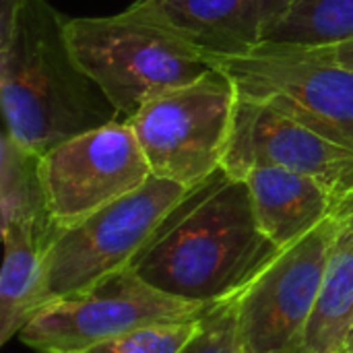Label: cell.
<instances>
[{"label":"cell","instance_id":"6da1fadb","mask_svg":"<svg viewBox=\"0 0 353 353\" xmlns=\"http://www.w3.org/2000/svg\"><path fill=\"white\" fill-rule=\"evenodd\" d=\"M279 252L259 228L246 182L221 170L170 213L130 267L163 294L213 304L242 292Z\"/></svg>","mask_w":353,"mask_h":353},{"label":"cell","instance_id":"7a4b0ae2","mask_svg":"<svg viewBox=\"0 0 353 353\" xmlns=\"http://www.w3.org/2000/svg\"><path fill=\"white\" fill-rule=\"evenodd\" d=\"M66 21L48 0H23L0 35L2 132L37 155L120 120L74 60Z\"/></svg>","mask_w":353,"mask_h":353},{"label":"cell","instance_id":"3957f363","mask_svg":"<svg viewBox=\"0 0 353 353\" xmlns=\"http://www.w3.org/2000/svg\"><path fill=\"white\" fill-rule=\"evenodd\" d=\"M74 60L103 91L120 120L132 118L147 101L188 85L211 70L188 41L126 10L112 17L66 21Z\"/></svg>","mask_w":353,"mask_h":353},{"label":"cell","instance_id":"277c9868","mask_svg":"<svg viewBox=\"0 0 353 353\" xmlns=\"http://www.w3.org/2000/svg\"><path fill=\"white\" fill-rule=\"evenodd\" d=\"M190 192L172 180L151 176L139 190L81 223L54 230L43 254L41 288L33 314L52 302L85 294L128 269Z\"/></svg>","mask_w":353,"mask_h":353},{"label":"cell","instance_id":"5b68a950","mask_svg":"<svg viewBox=\"0 0 353 353\" xmlns=\"http://www.w3.org/2000/svg\"><path fill=\"white\" fill-rule=\"evenodd\" d=\"M205 60L234 83L238 95L353 149V68L331 48L263 41L242 54Z\"/></svg>","mask_w":353,"mask_h":353},{"label":"cell","instance_id":"8992f818","mask_svg":"<svg viewBox=\"0 0 353 353\" xmlns=\"http://www.w3.org/2000/svg\"><path fill=\"white\" fill-rule=\"evenodd\" d=\"M236 99L234 83L211 66L196 81L147 101L126 122L151 174L194 190L221 172Z\"/></svg>","mask_w":353,"mask_h":353},{"label":"cell","instance_id":"52a82bcc","mask_svg":"<svg viewBox=\"0 0 353 353\" xmlns=\"http://www.w3.org/2000/svg\"><path fill=\"white\" fill-rule=\"evenodd\" d=\"M207 306L163 294L128 267L85 294L43 306L17 339L33 353H89L143 327L196 319Z\"/></svg>","mask_w":353,"mask_h":353},{"label":"cell","instance_id":"ba28073f","mask_svg":"<svg viewBox=\"0 0 353 353\" xmlns=\"http://www.w3.org/2000/svg\"><path fill=\"white\" fill-rule=\"evenodd\" d=\"M151 168L126 120L62 141L39 157V178L54 230H66L139 190Z\"/></svg>","mask_w":353,"mask_h":353},{"label":"cell","instance_id":"9c48e42d","mask_svg":"<svg viewBox=\"0 0 353 353\" xmlns=\"http://www.w3.org/2000/svg\"><path fill=\"white\" fill-rule=\"evenodd\" d=\"M337 211L283 248L240 294V341L244 353H292L321 294Z\"/></svg>","mask_w":353,"mask_h":353},{"label":"cell","instance_id":"30bf717a","mask_svg":"<svg viewBox=\"0 0 353 353\" xmlns=\"http://www.w3.org/2000/svg\"><path fill=\"white\" fill-rule=\"evenodd\" d=\"M259 165L285 168L314 178L339 203L353 194V149L269 105L238 95L221 170L242 180Z\"/></svg>","mask_w":353,"mask_h":353},{"label":"cell","instance_id":"8fae6325","mask_svg":"<svg viewBox=\"0 0 353 353\" xmlns=\"http://www.w3.org/2000/svg\"><path fill=\"white\" fill-rule=\"evenodd\" d=\"M292 0H134L126 12L168 29L203 56L261 46Z\"/></svg>","mask_w":353,"mask_h":353},{"label":"cell","instance_id":"7c38bea8","mask_svg":"<svg viewBox=\"0 0 353 353\" xmlns=\"http://www.w3.org/2000/svg\"><path fill=\"white\" fill-rule=\"evenodd\" d=\"M250 190L263 234L281 250L296 244L341 205L321 182L275 165H259L242 178Z\"/></svg>","mask_w":353,"mask_h":353},{"label":"cell","instance_id":"4fadbf2b","mask_svg":"<svg viewBox=\"0 0 353 353\" xmlns=\"http://www.w3.org/2000/svg\"><path fill=\"white\" fill-rule=\"evenodd\" d=\"M353 325V194L337 207L331 244L314 312L292 353H341Z\"/></svg>","mask_w":353,"mask_h":353},{"label":"cell","instance_id":"5bb4252c","mask_svg":"<svg viewBox=\"0 0 353 353\" xmlns=\"http://www.w3.org/2000/svg\"><path fill=\"white\" fill-rule=\"evenodd\" d=\"M54 234L52 223H23L2 232L0 271V345L21 333L33 316L41 288L43 254Z\"/></svg>","mask_w":353,"mask_h":353},{"label":"cell","instance_id":"9a60e30c","mask_svg":"<svg viewBox=\"0 0 353 353\" xmlns=\"http://www.w3.org/2000/svg\"><path fill=\"white\" fill-rule=\"evenodd\" d=\"M39 157L6 132L0 137V228L52 223L39 178Z\"/></svg>","mask_w":353,"mask_h":353},{"label":"cell","instance_id":"2e32d148","mask_svg":"<svg viewBox=\"0 0 353 353\" xmlns=\"http://www.w3.org/2000/svg\"><path fill=\"white\" fill-rule=\"evenodd\" d=\"M353 39V0H292L265 41L329 48Z\"/></svg>","mask_w":353,"mask_h":353},{"label":"cell","instance_id":"e0dca14e","mask_svg":"<svg viewBox=\"0 0 353 353\" xmlns=\"http://www.w3.org/2000/svg\"><path fill=\"white\" fill-rule=\"evenodd\" d=\"M240 294L209 304L196 335L180 353H244L240 341Z\"/></svg>","mask_w":353,"mask_h":353},{"label":"cell","instance_id":"ac0fdd59","mask_svg":"<svg viewBox=\"0 0 353 353\" xmlns=\"http://www.w3.org/2000/svg\"><path fill=\"white\" fill-rule=\"evenodd\" d=\"M201 316L178 323H161L137 329L97 345L89 353H180L196 335Z\"/></svg>","mask_w":353,"mask_h":353},{"label":"cell","instance_id":"d6986e66","mask_svg":"<svg viewBox=\"0 0 353 353\" xmlns=\"http://www.w3.org/2000/svg\"><path fill=\"white\" fill-rule=\"evenodd\" d=\"M21 4L23 0H0V35H4L10 29Z\"/></svg>","mask_w":353,"mask_h":353},{"label":"cell","instance_id":"ffe728a7","mask_svg":"<svg viewBox=\"0 0 353 353\" xmlns=\"http://www.w3.org/2000/svg\"><path fill=\"white\" fill-rule=\"evenodd\" d=\"M329 48H331L333 56H335L339 62H343V64H347V66H352L353 68V39L343 41V43H337V46H329Z\"/></svg>","mask_w":353,"mask_h":353},{"label":"cell","instance_id":"44dd1931","mask_svg":"<svg viewBox=\"0 0 353 353\" xmlns=\"http://www.w3.org/2000/svg\"><path fill=\"white\" fill-rule=\"evenodd\" d=\"M341 353H353V325L352 329H350V333H347V337H345V343L341 347Z\"/></svg>","mask_w":353,"mask_h":353}]
</instances>
